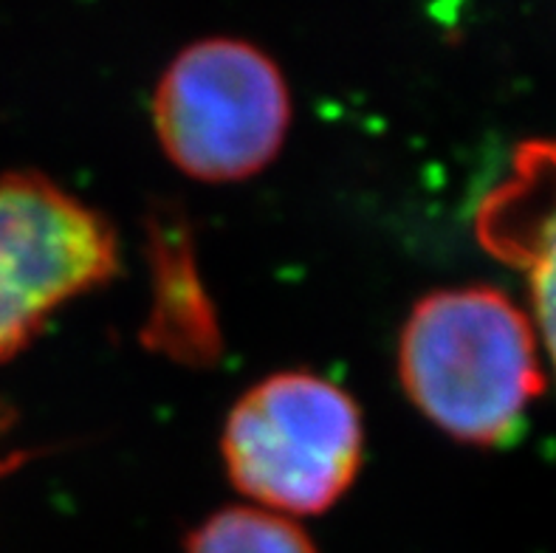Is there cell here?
<instances>
[{
	"label": "cell",
	"mask_w": 556,
	"mask_h": 553,
	"mask_svg": "<svg viewBox=\"0 0 556 553\" xmlns=\"http://www.w3.org/2000/svg\"><path fill=\"white\" fill-rule=\"evenodd\" d=\"M399 373L438 429L478 447L520 435L526 410L545 387L529 316L489 286L416 302L399 342Z\"/></svg>",
	"instance_id": "cell-1"
},
{
	"label": "cell",
	"mask_w": 556,
	"mask_h": 553,
	"mask_svg": "<svg viewBox=\"0 0 556 553\" xmlns=\"http://www.w3.org/2000/svg\"><path fill=\"white\" fill-rule=\"evenodd\" d=\"M356 401L314 373H277L243 395L224 429V461L235 489L266 512L331 508L362 466Z\"/></svg>",
	"instance_id": "cell-2"
},
{
	"label": "cell",
	"mask_w": 556,
	"mask_h": 553,
	"mask_svg": "<svg viewBox=\"0 0 556 553\" xmlns=\"http://www.w3.org/2000/svg\"><path fill=\"white\" fill-rule=\"evenodd\" d=\"M155 134L198 181H240L280 153L291 122L289 85L268 54L243 40H201L169 63L153 99Z\"/></svg>",
	"instance_id": "cell-3"
},
{
	"label": "cell",
	"mask_w": 556,
	"mask_h": 553,
	"mask_svg": "<svg viewBox=\"0 0 556 553\" xmlns=\"http://www.w3.org/2000/svg\"><path fill=\"white\" fill-rule=\"evenodd\" d=\"M116 266V235L97 210L35 173L0 178V362Z\"/></svg>",
	"instance_id": "cell-4"
},
{
	"label": "cell",
	"mask_w": 556,
	"mask_h": 553,
	"mask_svg": "<svg viewBox=\"0 0 556 553\" xmlns=\"http://www.w3.org/2000/svg\"><path fill=\"white\" fill-rule=\"evenodd\" d=\"M486 252L526 274L556 370V139L520 144L511 169L478 206Z\"/></svg>",
	"instance_id": "cell-5"
},
{
	"label": "cell",
	"mask_w": 556,
	"mask_h": 553,
	"mask_svg": "<svg viewBox=\"0 0 556 553\" xmlns=\"http://www.w3.org/2000/svg\"><path fill=\"white\" fill-rule=\"evenodd\" d=\"M187 553H317L303 528L266 508L235 505L192 531Z\"/></svg>",
	"instance_id": "cell-6"
},
{
	"label": "cell",
	"mask_w": 556,
	"mask_h": 553,
	"mask_svg": "<svg viewBox=\"0 0 556 553\" xmlns=\"http://www.w3.org/2000/svg\"><path fill=\"white\" fill-rule=\"evenodd\" d=\"M23 461H26V457H23V455H9V457H0V477H3V475H9V472H12V469H17V466H21Z\"/></svg>",
	"instance_id": "cell-7"
}]
</instances>
